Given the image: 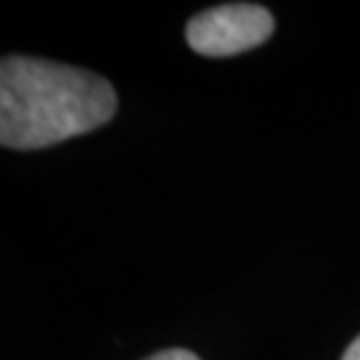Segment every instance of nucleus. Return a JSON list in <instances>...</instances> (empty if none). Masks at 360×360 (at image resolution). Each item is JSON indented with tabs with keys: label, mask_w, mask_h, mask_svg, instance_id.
Masks as SVG:
<instances>
[{
	"label": "nucleus",
	"mask_w": 360,
	"mask_h": 360,
	"mask_svg": "<svg viewBox=\"0 0 360 360\" xmlns=\"http://www.w3.org/2000/svg\"><path fill=\"white\" fill-rule=\"evenodd\" d=\"M115 107V89L96 72L30 56H6L0 65L3 147H51L104 126Z\"/></svg>",
	"instance_id": "1"
},
{
	"label": "nucleus",
	"mask_w": 360,
	"mask_h": 360,
	"mask_svg": "<svg viewBox=\"0 0 360 360\" xmlns=\"http://www.w3.org/2000/svg\"><path fill=\"white\" fill-rule=\"evenodd\" d=\"M275 22L257 3H227L200 11L187 22V43L203 56H235L257 49L272 35Z\"/></svg>",
	"instance_id": "2"
},
{
	"label": "nucleus",
	"mask_w": 360,
	"mask_h": 360,
	"mask_svg": "<svg viewBox=\"0 0 360 360\" xmlns=\"http://www.w3.org/2000/svg\"><path fill=\"white\" fill-rule=\"evenodd\" d=\"M147 360H200L195 352H190V349H179V347H174V349H163V352H155L153 358H147Z\"/></svg>",
	"instance_id": "3"
},
{
	"label": "nucleus",
	"mask_w": 360,
	"mask_h": 360,
	"mask_svg": "<svg viewBox=\"0 0 360 360\" xmlns=\"http://www.w3.org/2000/svg\"><path fill=\"white\" fill-rule=\"evenodd\" d=\"M342 360H360V336L355 339V342H352V345H349Z\"/></svg>",
	"instance_id": "4"
}]
</instances>
